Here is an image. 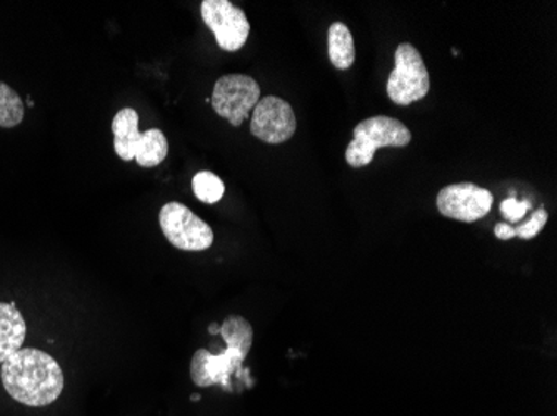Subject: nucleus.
<instances>
[{"instance_id": "nucleus-1", "label": "nucleus", "mask_w": 557, "mask_h": 416, "mask_svg": "<svg viewBox=\"0 0 557 416\" xmlns=\"http://www.w3.org/2000/svg\"><path fill=\"white\" fill-rule=\"evenodd\" d=\"M0 378L5 392L22 405H52L64 392L61 365L42 350H18L2 363Z\"/></svg>"}, {"instance_id": "nucleus-2", "label": "nucleus", "mask_w": 557, "mask_h": 416, "mask_svg": "<svg viewBox=\"0 0 557 416\" xmlns=\"http://www.w3.org/2000/svg\"><path fill=\"white\" fill-rule=\"evenodd\" d=\"M412 134L403 122L386 115H375L359 122L354 128L352 142L347 146L346 161L350 167L361 168L371 164L375 152L383 147H406Z\"/></svg>"}, {"instance_id": "nucleus-3", "label": "nucleus", "mask_w": 557, "mask_h": 416, "mask_svg": "<svg viewBox=\"0 0 557 416\" xmlns=\"http://www.w3.org/2000/svg\"><path fill=\"white\" fill-rule=\"evenodd\" d=\"M394 59L396 67L387 79V96L396 105L408 108L424 99L431 89L428 67L419 50L411 43H400Z\"/></svg>"}, {"instance_id": "nucleus-4", "label": "nucleus", "mask_w": 557, "mask_h": 416, "mask_svg": "<svg viewBox=\"0 0 557 416\" xmlns=\"http://www.w3.org/2000/svg\"><path fill=\"white\" fill-rule=\"evenodd\" d=\"M159 225L168 242L184 252H202L214 243L211 225L197 217L184 203H165L159 212Z\"/></svg>"}, {"instance_id": "nucleus-5", "label": "nucleus", "mask_w": 557, "mask_h": 416, "mask_svg": "<svg viewBox=\"0 0 557 416\" xmlns=\"http://www.w3.org/2000/svg\"><path fill=\"white\" fill-rule=\"evenodd\" d=\"M261 100V87L244 74L222 75L212 92V109L233 127H240Z\"/></svg>"}, {"instance_id": "nucleus-6", "label": "nucleus", "mask_w": 557, "mask_h": 416, "mask_svg": "<svg viewBox=\"0 0 557 416\" xmlns=\"http://www.w3.org/2000/svg\"><path fill=\"white\" fill-rule=\"evenodd\" d=\"M200 15L225 52H237L249 39V18L230 0H205L200 4Z\"/></svg>"}, {"instance_id": "nucleus-7", "label": "nucleus", "mask_w": 557, "mask_h": 416, "mask_svg": "<svg viewBox=\"0 0 557 416\" xmlns=\"http://www.w3.org/2000/svg\"><path fill=\"white\" fill-rule=\"evenodd\" d=\"M297 121L293 105L281 97L268 96L259 100L252 121L250 134L262 142L278 146L293 139L296 134Z\"/></svg>"}, {"instance_id": "nucleus-8", "label": "nucleus", "mask_w": 557, "mask_h": 416, "mask_svg": "<svg viewBox=\"0 0 557 416\" xmlns=\"http://www.w3.org/2000/svg\"><path fill=\"white\" fill-rule=\"evenodd\" d=\"M493 193L471 181L453 184L437 193V211L453 220L472 224L486 217L493 209Z\"/></svg>"}, {"instance_id": "nucleus-9", "label": "nucleus", "mask_w": 557, "mask_h": 416, "mask_svg": "<svg viewBox=\"0 0 557 416\" xmlns=\"http://www.w3.org/2000/svg\"><path fill=\"white\" fill-rule=\"evenodd\" d=\"M246 358L247 355L230 346H225L219 355H214L209 350H197L190 362V378L194 385L200 388L224 383L234 371L239 370Z\"/></svg>"}, {"instance_id": "nucleus-10", "label": "nucleus", "mask_w": 557, "mask_h": 416, "mask_svg": "<svg viewBox=\"0 0 557 416\" xmlns=\"http://www.w3.org/2000/svg\"><path fill=\"white\" fill-rule=\"evenodd\" d=\"M27 324L15 303L0 302V365L24 345Z\"/></svg>"}, {"instance_id": "nucleus-11", "label": "nucleus", "mask_w": 557, "mask_h": 416, "mask_svg": "<svg viewBox=\"0 0 557 416\" xmlns=\"http://www.w3.org/2000/svg\"><path fill=\"white\" fill-rule=\"evenodd\" d=\"M168 153L169 142L161 128H149L134 139L133 157L139 167H158L165 161Z\"/></svg>"}, {"instance_id": "nucleus-12", "label": "nucleus", "mask_w": 557, "mask_h": 416, "mask_svg": "<svg viewBox=\"0 0 557 416\" xmlns=\"http://www.w3.org/2000/svg\"><path fill=\"white\" fill-rule=\"evenodd\" d=\"M329 61L337 71H347L356 61V46L349 27L343 22H334L327 34Z\"/></svg>"}, {"instance_id": "nucleus-13", "label": "nucleus", "mask_w": 557, "mask_h": 416, "mask_svg": "<svg viewBox=\"0 0 557 416\" xmlns=\"http://www.w3.org/2000/svg\"><path fill=\"white\" fill-rule=\"evenodd\" d=\"M219 335L225 342V346L239 350L244 355H249L252 343H255V330L252 325L239 315H231L225 318L222 327L219 328Z\"/></svg>"}, {"instance_id": "nucleus-14", "label": "nucleus", "mask_w": 557, "mask_h": 416, "mask_svg": "<svg viewBox=\"0 0 557 416\" xmlns=\"http://www.w3.org/2000/svg\"><path fill=\"white\" fill-rule=\"evenodd\" d=\"M25 108L21 96L8 84L0 83V128H14L24 121Z\"/></svg>"}, {"instance_id": "nucleus-15", "label": "nucleus", "mask_w": 557, "mask_h": 416, "mask_svg": "<svg viewBox=\"0 0 557 416\" xmlns=\"http://www.w3.org/2000/svg\"><path fill=\"white\" fill-rule=\"evenodd\" d=\"M193 192L200 202L214 205L224 197V181L212 172H199L193 178Z\"/></svg>"}, {"instance_id": "nucleus-16", "label": "nucleus", "mask_w": 557, "mask_h": 416, "mask_svg": "<svg viewBox=\"0 0 557 416\" xmlns=\"http://www.w3.org/2000/svg\"><path fill=\"white\" fill-rule=\"evenodd\" d=\"M547 220H549V215H547L546 209L540 206L525 224H521L518 228H515L516 237L522 240H533L534 237L540 236L541 230L546 227Z\"/></svg>"}, {"instance_id": "nucleus-17", "label": "nucleus", "mask_w": 557, "mask_h": 416, "mask_svg": "<svg viewBox=\"0 0 557 416\" xmlns=\"http://www.w3.org/2000/svg\"><path fill=\"white\" fill-rule=\"evenodd\" d=\"M529 209H531V203L518 202L515 197L503 200V203H500V214H503L504 218H508L511 224H516V222L524 218L525 212H528Z\"/></svg>"}, {"instance_id": "nucleus-18", "label": "nucleus", "mask_w": 557, "mask_h": 416, "mask_svg": "<svg viewBox=\"0 0 557 416\" xmlns=\"http://www.w3.org/2000/svg\"><path fill=\"white\" fill-rule=\"evenodd\" d=\"M494 236L499 240H511L516 237L515 227L509 224H497L494 227Z\"/></svg>"}]
</instances>
